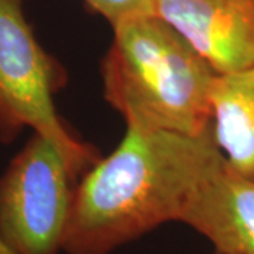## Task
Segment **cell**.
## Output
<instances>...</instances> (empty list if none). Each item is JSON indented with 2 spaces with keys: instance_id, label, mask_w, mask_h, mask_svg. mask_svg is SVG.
<instances>
[{
  "instance_id": "obj_1",
  "label": "cell",
  "mask_w": 254,
  "mask_h": 254,
  "mask_svg": "<svg viewBox=\"0 0 254 254\" xmlns=\"http://www.w3.org/2000/svg\"><path fill=\"white\" fill-rule=\"evenodd\" d=\"M223 161L212 130L187 136L126 128L118 147L76 185L63 252L110 254L167 222H180Z\"/></svg>"
},
{
  "instance_id": "obj_8",
  "label": "cell",
  "mask_w": 254,
  "mask_h": 254,
  "mask_svg": "<svg viewBox=\"0 0 254 254\" xmlns=\"http://www.w3.org/2000/svg\"><path fill=\"white\" fill-rule=\"evenodd\" d=\"M92 10L115 26L116 23L136 16L154 14L155 0H83Z\"/></svg>"
},
{
  "instance_id": "obj_9",
  "label": "cell",
  "mask_w": 254,
  "mask_h": 254,
  "mask_svg": "<svg viewBox=\"0 0 254 254\" xmlns=\"http://www.w3.org/2000/svg\"><path fill=\"white\" fill-rule=\"evenodd\" d=\"M0 254H16L14 252H11L7 246L4 245V242L0 239Z\"/></svg>"
},
{
  "instance_id": "obj_3",
  "label": "cell",
  "mask_w": 254,
  "mask_h": 254,
  "mask_svg": "<svg viewBox=\"0 0 254 254\" xmlns=\"http://www.w3.org/2000/svg\"><path fill=\"white\" fill-rule=\"evenodd\" d=\"M65 82L64 68L28 24L23 0H0V141L11 143L30 127L54 141L78 174H85L100 157L57 112L54 95Z\"/></svg>"
},
{
  "instance_id": "obj_2",
  "label": "cell",
  "mask_w": 254,
  "mask_h": 254,
  "mask_svg": "<svg viewBox=\"0 0 254 254\" xmlns=\"http://www.w3.org/2000/svg\"><path fill=\"white\" fill-rule=\"evenodd\" d=\"M113 27L102 60L103 98L126 128L203 136L212 130L210 95L218 73L157 14Z\"/></svg>"
},
{
  "instance_id": "obj_7",
  "label": "cell",
  "mask_w": 254,
  "mask_h": 254,
  "mask_svg": "<svg viewBox=\"0 0 254 254\" xmlns=\"http://www.w3.org/2000/svg\"><path fill=\"white\" fill-rule=\"evenodd\" d=\"M210 103L212 133L225 161L254 180V68L218 75Z\"/></svg>"
},
{
  "instance_id": "obj_5",
  "label": "cell",
  "mask_w": 254,
  "mask_h": 254,
  "mask_svg": "<svg viewBox=\"0 0 254 254\" xmlns=\"http://www.w3.org/2000/svg\"><path fill=\"white\" fill-rule=\"evenodd\" d=\"M154 14L218 75L254 68V0H155Z\"/></svg>"
},
{
  "instance_id": "obj_4",
  "label": "cell",
  "mask_w": 254,
  "mask_h": 254,
  "mask_svg": "<svg viewBox=\"0 0 254 254\" xmlns=\"http://www.w3.org/2000/svg\"><path fill=\"white\" fill-rule=\"evenodd\" d=\"M78 175L54 141L33 133L0 177V239L11 252L63 250Z\"/></svg>"
},
{
  "instance_id": "obj_6",
  "label": "cell",
  "mask_w": 254,
  "mask_h": 254,
  "mask_svg": "<svg viewBox=\"0 0 254 254\" xmlns=\"http://www.w3.org/2000/svg\"><path fill=\"white\" fill-rule=\"evenodd\" d=\"M182 223L206 237L218 254H254V180L226 161L193 193Z\"/></svg>"
},
{
  "instance_id": "obj_10",
  "label": "cell",
  "mask_w": 254,
  "mask_h": 254,
  "mask_svg": "<svg viewBox=\"0 0 254 254\" xmlns=\"http://www.w3.org/2000/svg\"><path fill=\"white\" fill-rule=\"evenodd\" d=\"M215 254H218V253H215Z\"/></svg>"
}]
</instances>
